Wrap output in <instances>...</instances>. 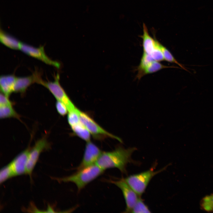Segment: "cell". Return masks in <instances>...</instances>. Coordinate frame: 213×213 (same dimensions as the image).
<instances>
[{
  "label": "cell",
  "mask_w": 213,
  "mask_h": 213,
  "mask_svg": "<svg viewBox=\"0 0 213 213\" xmlns=\"http://www.w3.org/2000/svg\"><path fill=\"white\" fill-rule=\"evenodd\" d=\"M136 149L135 147L126 149L119 146L112 151H102L96 164L104 170L116 168L122 173H126V166L132 162L131 156Z\"/></svg>",
  "instance_id": "obj_1"
},
{
  "label": "cell",
  "mask_w": 213,
  "mask_h": 213,
  "mask_svg": "<svg viewBox=\"0 0 213 213\" xmlns=\"http://www.w3.org/2000/svg\"><path fill=\"white\" fill-rule=\"evenodd\" d=\"M77 170L72 175L57 178V180L59 182L74 183L79 192L88 184L101 175L104 171L96 164Z\"/></svg>",
  "instance_id": "obj_2"
},
{
  "label": "cell",
  "mask_w": 213,
  "mask_h": 213,
  "mask_svg": "<svg viewBox=\"0 0 213 213\" xmlns=\"http://www.w3.org/2000/svg\"><path fill=\"white\" fill-rule=\"evenodd\" d=\"M165 168L156 171L151 169L139 173L130 175L123 179L139 196H141L145 192L149 182L153 177L163 171Z\"/></svg>",
  "instance_id": "obj_3"
},
{
  "label": "cell",
  "mask_w": 213,
  "mask_h": 213,
  "mask_svg": "<svg viewBox=\"0 0 213 213\" xmlns=\"http://www.w3.org/2000/svg\"><path fill=\"white\" fill-rule=\"evenodd\" d=\"M78 113L80 122L94 138L99 139L109 137L116 139L122 143V141L120 138L106 130L87 114L79 109Z\"/></svg>",
  "instance_id": "obj_4"
},
{
  "label": "cell",
  "mask_w": 213,
  "mask_h": 213,
  "mask_svg": "<svg viewBox=\"0 0 213 213\" xmlns=\"http://www.w3.org/2000/svg\"><path fill=\"white\" fill-rule=\"evenodd\" d=\"M59 75L57 74L54 81L45 82L43 81L41 84L46 88L52 94L57 101L63 103L66 106L68 112L76 110L75 106L59 82Z\"/></svg>",
  "instance_id": "obj_5"
},
{
  "label": "cell",
  "mask_w": 213,
  "mask_h": 213,
  "mask_svg": "<svg viewBox=\"0 0 213 213\" xmlns=\"http://www.w3.org/2000/svg\"><path fill=\"white\" fill-rule=\"evenodd\" d=\"M49 148L50 144L45 137H42L36 142L29 152L26 165V173L30 176L31 175L40 154Z\"/></svg>",
  "instance_id": "obj_6"
},
{
  "label": "cell",
  "mask_w": 213,
  "mask_h": 213,
  "mask_svg": "<svg viewBox=\"0 0 213 213\" xmlns=\"http://www.w3.org/2000/svg\"><path fill=\"white\" fill-rule=\"evenodd\" d=\"M20 50L26 54L39 59L46 64L58 68L60 67L59 62L52 60L47 55L43 46L37 48L21 42Z\"/></svg>",
  "instance_id": "obj_7"
},
{
  "label": "cell",
  "mask_w": 213,
  "mask_h": 213,
  "mask_svg": "<svg viewBox=\"0 0 213 213\" xmlns=\"http://www.w3.org/2000/svg\"><path fill=\"white\" fill-rule=\"evenodd\" d=\"M109 182L118 187L122 193L126 204L125 210L124 212H131L139 198L138 195L123 179L117 181L111 180Z\"/></svg>",
  "instance_id": "obj_8"
},
{
  "label": "cell",
  "mask_w": 213,
  "mask_h": 213,
  "mask_svg": "<svg viewBox=\"0 0 213 213\" xmlns=\"http://www.w3.org/2000/svg\"><path fill=\"white\" fill-rule=\"evenodd\" d=\"M102 151L91 141L87 142L82 160L77 170L96 164Z\"/></svg>",
  "instance_id": "obj_9"
},
{
  "label": "cell",
  "mask_w": 213,
  "mask_h": 213,
  "mask_svg": "<svg viewBox=\"0 0 213 213\" xmlns=\"http://www.w3.org/2000/svg\"><path fill=\"white\" fill-rule=\"evenodd\" d=\"M43 80L39 73L36 72L28 76L17 77L14 88V92L24 93L32 84L37 83L40 84Z\"/></svg>",
  "instance_id": "obj_10"
},
{
  "label": "cell",
  "mask_w": 213,
  "mask_h": 213,
  "mask_svg": "<svg viewBox=\"0 0 213 213\" xmlns=\"http://www.w3.org/2000/svg\"><path fill=\"white\" fill-rule=\"evenodd\" d=\"M30 149L29 147L19 154L11 163L15 176L26 173V165Z\"/></svg>",
  "instance_id": "obj_11"
},
{
  "label": "cell",
  "mask_w": 213,
  "mask_h": 213,
  "mask_svg": "<svg viewBox=\"0 0 213 213\" xmlns=\"http://www.w3.org/2000/svg\"><path fill=\"white\" fill-rule=\"evenodd\" d=\"M176 67L164 65L155 60L142 66H138L137 68V78L139 80L146 75L157 72L162 69Z\"/></svg>",
  "instance_id": "obj_12"
},
{
  "label": "cell",
  "mask_w": 213,
  "mask_h": 213,
  "mask_svg": "<svg viewBox=\"0 0 213 213\" xmlns=\"http://www.w3.org/2000/svg\"><path fill=\"white\" fill-rule=\"evenodd\" d=\"M16 77L12 75H2L0 78V90L2 93L9 97L13 92Z\"/></svg>",
  "instance_id": "obj_13"
},
{
  "label": "cell",
  "mask_w": 213,
  "mask_h": 213,
  "mask_svg": "<svg viewBox=\"0 0 213 213\" xmlns=\"http://www.w3.org/2000/svg\"><path fill=\"white\" fill-rule=\"evenodd\" d=\"M143 34L140 36L142 39L143 52L150 55L156 47V39L152 38L149 34L147 26L143 23Z\"/></svg>",
  "instance_id": "obj_14"
},
{
  "label": "cell",
  "mask_w": 213,
  "mask_h": 213,
  "mask_svg": "<svg viewBox=\"0 0 213 213\" xmlns=\"http://www.w3.org/2000/svg\"><path fill=\"white\" fill-rule=\"evenodd\" d=\"M0 41L3 44L11 49L20 50L21 42L3 31L0 30Z\"/></svg>",
  "instance_id": "obj_15"
},
{
  "label": "cell",
  "mask_w": 213,
  "mask_h": 213,
  "mask_svg": "<svg viewBox=\"0 0 213 213\" xmlns=\"http://www.w3.org/2000/svg\"><path fill=\"white\" fill-rule=\"evenodd\" d=\"M75 135L86 142L90 141L91 134L80 122L70 127Z\"/></svg>",
  "instance_id": "obj_16"
},
{
  "label": "cell",
  "mask_w": 213,
  "mask_h": 213,
  "mask_svg": "<svg viewBox=\"0 0 213 213\" xmlns=\"http://www.w3.org/2000/svg\"><path fill=\"white\" fill-rule=\"evenodd\" d=\"M20 116L12 107V106H0L1 119L15 118L19 119Z\"/></svg>",
  "instance_id": "obj_17"
},
{
  "label": "cell",
  "mask_w": 213,
  "mask_h": 213,
  "mask_svg": "<svg viewBox=\"0 0 213 213\" xmlns=\"http://www.w3.org/2000/svg\"><path fill=\"white\" fill-rule=\"evenodd\" d=\"M158 44L163 54L164 60L168 62L175 63L178 65L183 69L188 72L184 66L178 62L171 52L165 47L159 41L158 42Z\"/></svg>",
  "instance_id": "obj_18"
},
{
  "label": "cell",
  "mask_w": 213,
  "mask_h": 213,
  "mask_svg": "<svg viewBox=\"0 0 213 213\" xmlns=\"http://www.w3.org/2000/svg\"><path fill=\"white\" fill-rule=\"evenodd\" d=\"M15 176L11 163L1 169L0 172V183H3L8 179Z\"/></svg>",
  "instance_id": "obj_19"
},
{
  "label": "cell",
  "mask_w": 213,
  "mask_h": 213,
  "mask_svg": "<svg viewBox=\"0 0 213 213\" xmlns=\"http://www.w3.org/2000/svg\"><path fill=\"white\" fill-rule=\"evenodd\" d=\"M200 205L203 210L208 212H213V194L206 196L202 199Z\"/></svg>",
  "instance_id": "obj_20"
},
{
  "label": "cell",
  "mask_w": 213,
  "mask_h": 213,
  "mask_svg": "<svg viewBox=\"0 0 213 213\" xmlns=\"http://www.w3.org/2000/svg\"><path fill=\"white\" fill-rule=\"evenodd\" d=\"M130 212L150 213L151 212L147 206L142 199L139 197Z\"/></svg>",
  "instance_id": "obj_21"
},
{
  "label": "cell",
  "mask_w": 213,
  "mask_h": 213,
  "mask_svg": "<svg viewBox=\"0 0 213 213\" xmlns=\"http://www.w3.org/2000/svg\"><path fill=\"white\" fill-rule=\"evenodd\" d=\"M79 109L77 108L75 110L68 112L67 120L68 123L70 127L80 122L78 113Z\"/></svg>",
  "instance_id": "obj_22"
},
{
  "label": "cell",
  "mask_w": 213,
  "mask_h": 213,
  "mask_svg": "<svg viewBox=\"0 0 213 213\" xmlns=\"http://www.w3.org/2000/svg\"><path fill=\"white\" fill-rule=\"evenodd\" d=\"M158 42L156 40V47L150 55L154 60L160 62L164 60V59L162 51L159 46Z\"/></svg>",
  "instance_id": "obj_23"
},
{
  "label": "cell",
  "mask_w": 213,
  "mask_h": 213,
  "mask_svg": "<svg viewBox=\"0 0 213 213\" xmlns=\"http://www.w3.org/2000/svg\"><path fill=\"white\" fill-rule=\"evenodd\" d=\"M55 106L57 112L61 116H64L68 114V109L63 103L57 100Z\"/></svg>",
  "instance_id": "obj_24"
},
{
  "label": "cell",
  "mask_w": 213,
  "mask_h": 213,
  "mask_svg": "<svg viewBox=\"0 0 213 213\" xmlns=\"http://www.w3.org/2000/svg\"><path fill=\"white\" fill-rule=\"evenodd\" d=\"M13 104V102L9 99V97L6 96L3 93H1L0 96V106H12Z\"/></svg>",
  "instance_id": "obj_25"
}]
</instances>
